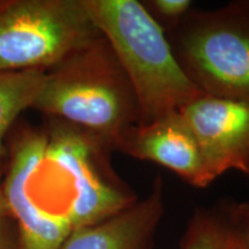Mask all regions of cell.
Instances as JSON below:
<instances>
[{"label": "cell", "instance_id": "obj_1", "mask_svg": "<svg viewBox=\"0 0 249 249\" xmlns=\"http://www.w3.org/2000/svg\"><path fill=\"white\" fill-rule=\"evenodd\" d=\"M45 147L29 179L31 198L73 229L92 226L139 200L114 172L112 149L64 121L48 118Z\"/></svg>", "mask_w": 249, "mask_h": 249}, {"label": "cell", "instance_id": "obj_6", "mask_svg": "<svg viewBox=\"0 0 249 249\" xmlns=\"http://www.w3.org/2000/svg\"><path fill=\"white\" fill-rule=\"evenodd\" d=\"M44 147V128L22 127L7 148L8 166L2 188L9 216L18 224V249H61L73 232L70 223L45 213L30 196V176Z\"/></svg>", "mask_w": 249, "mask_h": 249}, {"label": "cell", "instance_id": "obj_15", "mask_svg": "<svg viewBox=\"0 0 249 249\" xmlns=\"http://www.w3.org/2000/svg\"><path fill=\"white\" fill-rule=\"evenodd\" d=\"M7 217H11V216H9L7 203H6V200H5L4 188H2V181L0 180V222Z\"/></svg>", "mask_w": 249, "mask_h": 249}, {"label": "cell", "instance_id": "obj_12", "mask_svg": "<svg viewBox=\"0 0 249 249\" xmlns=\"http://www.w3.org/2000/svg\"><path fill=\"white\" fill-rule=\"evenodd\" d=\"M142 4L161 29L167 33L191 11L193 2L189 0H148Z\"/></svg>", "mask_w": 249, "mask_h": 249}, {"label": "cell", "instance_id": "obj_16", "mask_svg": "<svg viewBox=\"0 0 249 249\" xmlns=\"http://www.w3.org/2000/svg\"><path fill=\"white\" fill-rule=\"evenodd\" d=\"M248 177H249V173H248Z\"/></svg>", "mask_w": 249, "mask_h": 249}, {"label": "cell", "instance_id": "obj_14", "mask_svg": "<svg viewBox=\"0 0 249 249\" xmlns=\"http://www.w3.org/2000/svg\"><path fill=\"white\" fill-rule=\"evenodd\" d=\"M7 217L0 222V249H18V236Z\"/></svg>", "mask_w": 249, "mask_h": 249}, {"label": "cell", "instance_id": "obj_13", "mask_svg": "<svg viewBox=\"0 0 249 249\" xmlns=\"http://www.w3.org/2000/svg\"><path fill=\"white\" fill-rule=\"evenodd\" d=\"M227 211L241 249H249V202L227 205Z\"/></svg>", "mask_w": 249, "mask_h": 249}, {"label": "cell", "instance_id": "obj_10", "mask_svg": "<svg viewBox=\"0 0 249 249\" xmlns=\"http://www.w3.org/2000/svg\"><path fill=\"white\" fill-rule=\"evenodd\" d=\"M45 71L0 73V160L7 155L6 139L12 124L31 108L43 85Z\"/></svg>", "mask_w": 249, "mask_h": 249}, {"label": "cell", "instance_id": "obj_8", "mask_svg": "<svg viewBox=\"0 0 249 249\" xmlns=\"http://www.w3.org/2000/svg\"><path fill=\"white\" fill-rule=\"evenodd\" d=\"M117 151L160 164L196 188L209 186L197 141L179 111L135 126L124 136Z\"/></svg>", "mask_w": 249, "mask_h": 249}, {"label": "cell", "instance_id": "obj_3", "mask_svg": "<svg viewBox=\"0 0 249 249\" xmlns=\"http://www.w3.org/2000/svg\"><path fill=\"white\" fill-rule=\"evenodd\" d=\"M132 83L141 124L180 111L204 95L174 57L166 34L138 0H83Z\"/></svg>", "mask_w": 249, "mask_h": 249}, {"label": "cell", "instance_id": "obj_2", "mask_svg": "<svg viewBox=\"0 0 249 249\" xmlns=\"http://www.w3.org/2000/svg\"><path fill=\"white\" fill-rule=\"evenodd\" d=\"M31 108L95 136L112 151L142 121L132 83L103 35L45 71Z\"/></svg>", "mask_w": 249, "mask_h": 249}, {"label": "cell", "instance_id": "obj_7", "mask_svg": "<svg viewBox=\"0 0 249 249\" xmlns=\"http://www.w3.org/2000/svg\"><path fill=\"white\" fill-rule=\"evenodd\" d=\"M191 127L209 185L230 170L249 173V103L202 95L179 111Z\"/></svg>", "mask_w": 249, "mask_h": 249}, {"label": "cell", "instance_id": "obj_5", "mask_svg": "<svg viewBox=\"0 0 249 249\" xmlns=\"http://www.w3.org/2000/svg\"><path fill=\"white\" fill-rule=\"evenodd\" d=\"M99 35L83 0H0V73L46 71Z\"/></svg>", "mask_w": 249, "mask_h": 249}, {"label": "cell", "instance_id": "obj_11", "mask_svg": "<svg viewBox=\"0 0 249 249\" xmlns=\"http://www.w3.org/2000/svg\"><path fill=\"white\" fill-rule=\"evenodd\" d=\"M179 249H241L227 205L195 209Z\"/></svg>", "mask_w": 249, "mask_h": 249}, {"label": "cell", "instance_id": "obj_4", "mask_svg": "<svg viewBox=\"0 0 249 249\" xmlns=\"http://www.w3.org/2000/svg\"><path fill=\"white\" fill-rule=\"evenodd\" d=\"M165 34L183 73L200 91L249 103V1L191 9Z\"/></svg>", "mask_w": 249, "mask_h": 249}, {"label": "cell", "instance_id": "obj_9", "mask_svg": "<svg viewBox=\"0 0 249 249\" xmlns=\"http://www.w3.org/2000/svg\"><path fill=\"white\" fill-rule=\"evenodd\" d=\"M164 208V183L158 174L144 198L104 222L75 230L61 249H152Z\"/></svg>", "mask_w": 249, "mask_h": 249}]
</instances>
